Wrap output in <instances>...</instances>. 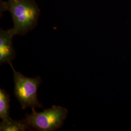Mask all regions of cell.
I'll return each mask as SVG.
<instances>
[{"label":"cell","mask_w":131,"mask_h":131,"mask_svg":"<svg viewBox=\"0 0 131 131\" xmlns=\"http://www.w3.org/2000/svg\"><path fill=\"white\" fill-rule=\"evenodd\" d=\"M29 129L28 125L24 121H18L10 117L3 119L0 123L1 131H24Z\"/></svg>","instance_id":"5"},{"label":"cell","mask_w":131,"mask_h":131,"mask_svg":"<svg viewBox=\"0 0 131 131\" xmlns=\"http://www.w3.org/2000/svg\"><path fill=\"white\" fill-rule=\"evenodd\" d=\"M14 35L11 29L0 31V64L5 63L12 64V61L16 56V52L12 44Z\"/></svg>","instance_id":"4"},{"label":"cell","mask_w":131,"mask_h":131,"mask_svg":"<svg viewBox=\"0 0 131 131\" xmlns=\"http://www.w3.org/2000/svg\"><path fill=\"white\" fill-rule=\"evenodd\" d=\"M13 71L14 78V93L19 100L23 109L28 107H43L42 103L38 99V90L41 84L40 76L29 78L14 69L12 64L10 65Z\"/></svg>","instance_id":"3"},{"label":"cell","mask_w":131,"mask_h":131,"mask_svg":"<svg viewBox=\"0 0 131 131\" xmlns=\"http://www.w3.org/2000/svg\"><path fill=\"white\" fill-rule=\"evenodd\" d=\"M1 9L8 11L11 14L14 26L11 29L14 36L24 35L38 24L40 10L34 0L1 1Z\"/></svg>","instance_id":"1"},{"label":"cell","mask_w":131,"mask_h":131,"mask_svg":"<svg viewBox=\"0 0 131 131\" xmlns=\"http://www.w3.org/2000/svg\"><path fill=\"white\" fill-rule=\"evenodd\" d=\"M32 110V112L26 114L23 121L28 125L29 129L36 131H53L60 128L68 114L66 108L56 105L42 112L36 111L35 108Z\"/></svg>","instance_id":"2"},{"label":"cell","mask_w":131,"mask_h":131,"mask_svg":"<svg viewBox=\"0 0 131 131\" xmlns=\"http://www.w3.org/2000/svg\"><path fill=\"white\" fill-rule=\"evenodd\" d=\"M10 101L9 95L0 89V117L3 120L10 117Z\"/></svg>","instance_id":"6"}]
</instances>
